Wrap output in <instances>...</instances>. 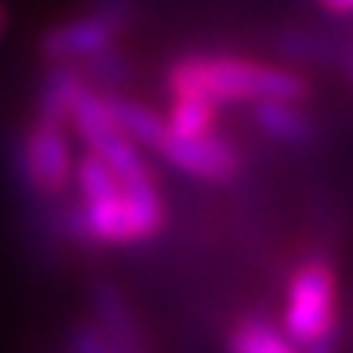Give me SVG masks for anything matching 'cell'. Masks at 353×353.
Wrapping results in <instances>:
<instances>
[{
  "instance_id": "6da1fadb",
  "label": "cell",
  "mask_w": 353,
  "mask_h": 353,
  "mask_svg": "<svg viewBox=\"0 0 353 353\" xmlns=\"http://www.w3.org/2000/svg\"><path fill=\"white\" fill-rule=\"evenodd\" d=\"M76 200L52 219V236L79 245L128 249L164 232L167 203L157 183L125 187L95 151H82L76 164Z\"/></svg>"
},
{
  "instance_id": "7a4b0ae2",
  "label": "cell",
  "mask_w": 353,
  "mask_h": 353,
  "mask_svg": "<svg viewBox=\"0 0 353 353\" xmlns=\"http://www.w3.org/2000/svg\"><path fill=\"white\" fill-rule=\"evenodd\" d=\"M167 95H200L219 108L265 99H311V79L301 69L262 63L229 52H183L164 69Z\"/></svg>"
},
{
  "instance_id": "3957f363",
  "label": "cell",
  "mask_w": 353,
  "mask_h": 353,
  "mask_svg": "<svg viewBox=\"0 0 353 353\" xmlns=\"http://www.w3.org/2000/svg\"><path fill=\"white\" fill-rule=\"evenodd\" d=\"M278 324L304 353H341V268L327 252L314 249L291 265Z\"/></svg>"
},
{
  "instance_id": "277c9868",
  "label": "cell",
  "mask_w": 353,
  "mask_h": 353,
  "mask_svg": "<svg viewBox=\"0 0 353 353\" xmlns=\"http://www.w3.org/2000/svg\"><path fill=\"white\" fill-rule=\"evenodd\" d=\"M76 134L63 121L37 118L26 128L17 151H13V170L17 180L26 187V193L39 203L63 200L69 190L76 187Z\"/></svg>"
},
{
  "instance_id": "5b68a950",
  "label": "cell",
  "mask_w": 353,
  "mask_h": 353,
  "mask_svg": "<svg viewBox=\"0 0 353 353\" xmlns=\"http://www.w3.org/2000/svg\"><path fill=\"white\" fill-rule=\"evenodd\" d=\"M154 154H157L170 170L190 176V180H196V183L223 187V183H232V180L242 174L239 148H236L226 134H219V131L190 138V134H176V131L167 128Z\"/></svg>"
},
{
  "instance_id": "8992f818",
  "label": "cell",
  "mask_w": 353,
  "mask_h": 353,
  "mask_svg": "<svg viewBox=\"0 0 353 353\" xmlns=\"http://www.w3.org/2000/svg\"><path fill=\"white\" fill-rule=\"evenodd\" d=\"M128 30H131V23H125L121 17L92 7L85 13H76L69 20L46 26L43 37H39V56L46 63L76 65L88 56H95V52L108 50V46H118Z\"/></svg>"
},
{
  "instance_id": "52a82bcc",
  "label": "cell",
  "mask_w": 353,
  "mask_h": 353,
  "mask_svg": "<svg viewBox=\"0 0 353 353\" xmlns=\"http://www.w3.org/2000/svg\"><path fill=\"white\" fill-rule=\"evenodd\" d=\"M88 311H92V321L108 334V341L121 353H154L134 304L128 301V294L114 281H101V278L92 281V288H88Z\"/></svg>"
},
{
  "instance_id": "ba28073f",
  "label": "cell",
  "mask_w": 353,
  "mask_h": 353,
  "mask_svg": "<svg viewBox=\"0 0 353 353\" xmlns=\"http://www.w3.org/2000/svg\"><path fill=\"white\" fill-rule=\"evenodd\" d=\"M249 118L259 128V134L275 141L281 148H311L321 138L314 114L304 108V101L291 99H265L249 105Z\"/></svg>"
},
{
  "instance_id": "9c48e42d",
  "label": "cell",
  "mask_w": 353,
  "mask_h": 353,
  "mask_svg": "<svg viewBox=\"0 0 353 353\" xmlns=\"http://www.w3.org/2000/svg\"><path fill=\"white\" fill-rule=\"evenodd\" d=\"M85 85L88 79L79 72V65L50 63L46 76H43V82L37 88V118H50V121L69 125V114H72Z\"/></svg>"
},
{
  "instance_id": "30bf717a",
  "label": "cell",
  "mask_w": 353,
  "mask_h": 353,
  "mask_svg": "<svg viewBox=\"0 0 353 353\" xmlns=\"http://www.w3.org/2000/svg\"><path fill=\"white\" fill-rule=\"evenodd\" d=\"M105 108H108L114 125L121 128L134 144H141L144 151L151 154L157 151V144H161V138L167 131V118L157 108L128 99L125 92H105Z\"/></svg>"
},
{
  "instance_id": "8fae6325",
  "label": "cell",
  "mask_w": 353,
  "mask_h": 353,
  "mask_svg": "<svg viewBox=\"0 0 353 353\" xmlns=\"http://www.w3.org/2000/svg\"><path fill=\"white\" fill-rule=\"evenodd\" d=\"M226 353H304L291 341L281 324H272L262 314H242L232 321L223 341Z\"/></svg>"
},
{
  "instance_id": "7c38bea8",
  "label": "cell",
  "mask_w": 353,
  "mask_h": 353,
  "mask_svg": "<svg viewBox=\"0 0 353 353\" xmlns=\"http://www.w3.org/2000/svg\"><path fill=\"white\" fill-rule=\"evenodd\" d=\"M275 50L294 65H341L343 50L324 33H311V30H285L278 33Z\"/></svg>"
},
{
  "instance_id": "4fadbf2b",
  "label": "cell",
  "mask_w": 353,
  "mask_h": 353,
  "mask_svg": "<svg viewBox=\"0 0 353 353\" xmlns=\"http://www.w3.org/2000/svg\"><path fill=\"white\" fill-rule=\"evenodd\" d=\"M219 105L200 95H170V108H167V128L176 134H213L219 131Z\"/></svg>"
},
{
  "instance_id": "5bb4252c",
  "label": "cell",
  "mask_w": 353,
  "mask_h": 353,
  "mask_svg": "<svg viewBox=\"0 0 353 353\" xmlns=\"http://www.w3.org/2000/svg\"><path fill=\"white\" fill-rule=\"evenodd\" d=\"M76 65L99 92H125V85H131V79H134V63L128 59L121 46H108Z\"/></svg>"
},
{
  "instance_id": "9a60e30c",
  "label": "cell",
  "mask_w": 353,
  "mask_h": 353,
  "mask_svg": "<svg viewBox=\"0 0 353 353\" xmlns=\"http://www.w3.org/2000/svg\"><path fill=\"white\" fill-rule=\"evenodd\" d=\"M65 350L69 353H121L95 321H79V324H72L69 334H65Z\"/></svg>"
},
{
  "instance_id": "2e32d148",
  "label": "cell",
  "mask_w": 353,
  "mask_h": 353,
  "mask_svg": "<svg viewBox=\"0 0 353 353\" xmlns=\"http://www.w3.org/2000/svg\"><path fill=\"white\" fill-rule=\"evenodd\" d=\"M92 7L121 17L125 23H134V0H92Z\"/></svg>"
},
{
  "instance_id": "e0dca14e",
  "label": "cell",
  "mask_w": 353,
  "mask_h": 353,
  "mask_svg": "<svg viewBox=\"0 0 353 353\" xmlns=\"http://www.w3.org/2000/svg\"><path fill=\"white\" fill-rule=\"evenodd\" d=\"M317 7H321L324 13L343 17V13H353V0H317Z\"/></svg>"
},
{
  "instance_id": "ac0fdd59",
  "label": "cell",
  "mask_w": 353,
  "mask_h": 353,
  "mask_svg": "<svg viewBox=\"0 0 353 353\" xmlns=\"http://www.w3.org/2000/svg\"><path fill=\"white\" fill-rule=\"evenodd\" d=\"M341 65H343V72H347V79L353 82V50H343V59H341Z\"/></svg>"
},
{
  "instance_id": "d6986e66",
  "label": "cell",
  "mask_w": 353,
  "mask_h": 353,
  "mask_svg": "<svg viewBox=\"0 0 353 353\" xmlns=\"http://www.w3.org/2000/svg\"><path fill=\"white\" fill-rule=\"evenodd\" d=\"M3 30H7V7H3V0H0V37H3Z\"/></svg>"
}]
</instances>
